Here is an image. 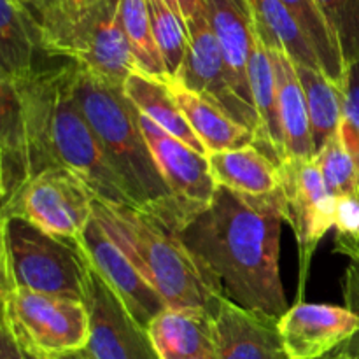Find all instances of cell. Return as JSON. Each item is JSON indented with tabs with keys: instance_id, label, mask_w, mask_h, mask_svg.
Returning a JSON list of instances; mask_svg holds the SVG:
<instances>
[{
	"instance_id": "29",
	"label": "cell",
	"mask_w": 359,
	"mask_h": 359,
	"mask_svg": "<svg viewBox=\"0 0 359 359\" xmlns=\"http://www.w3.org/2000/svg\"><path fill=\"white\" fill-rule=\"evenodd\" d=\"M37 27L46 56L65 60L74 32V20L67 0H16Z\"/></svg>"
},
{
	"instance_id": "6",
	"label": "cell",
	"mask_w": 359,
	"mask_h": 359,
	"mask_svg": "<svg viewBox=\"0 0 359 359\" xmlns=\"http://www.w3.org/2000/svg\"><path fill=\"white\" fill-rule=\"evenodd\" d=\"M2 325L25 353L62 359L83 353L90 339L84 302L30 290L0 291Z\"/></svg>"
},
{
	"instance_id": "21",
	"label": "cell",
	"mask_w": 359,
	"mask_h": 359,
	"mask_svg": "<svg viewBox=\"0 0 359 359\" xmlns=\"http://www.w3.org/2000/svg\"><path fill=\"white\" fill-rule=\"evenodd\" d=\"M160 359H195L216 353L212 314L167 307L147 326Z\"/></svg>"
},
{
	"instance_id": "26",
	"label": "cell",
	"mask_w": 359,
	"mask_h": 359,
	"mask_svg": "<svg viewBox=\"0 0 359 359\" xmlns=\"http://www.w3.org/2000/svg\"><path fill=\"white\" fill-rule=\"evenodd\" d=\"M297 65L298 77L304 86L311 116L312 135L316 149L323 146L332 135H335L342 123V90L333 83L325 70L307 65Z\"/></svg>"
},
{
	"instance_id": "37",
	"label": "cell",
	"mask_w": 359,
	"mask_h": 359,
	"mask_svg": "<svg viewBox=\"0 0 359 359\" xmlns=\"http://www.w3.org/2000/svg\"><path fill=\"white\" fill-rule=\"evenodd\" d=\"M0 359H25L20 344L4 325L0 326Z\"/></svg>"
},
{
	"instance_id": "33",
	"label": "cell",
	"mask_w": 359,
	"mask_h": 359,
	"mask_svg": "<svg viewBox=\"0 0 359 359\" xmlns=\"http://www.w3.org/2000/svg\"><path fill=\"white\" fill-rule=\"evenodd\" d=\"M342 123L339 133L359 163V58L346 65L342 81Z\"/></svg>"
},
{
	"instance_id": "22",
	"label": "cell",
	"mask_w": 359,
	"mask_h": 359,
	"mask_svg": "<svg viewBox=\"0 0 359 359\" xmlns=\"http://www.w3.org/2000/svg\"><path fill=\"white\" fill-rule=\"evenodd\" d=\"M49 58L42 51L41 34L16 0H0V79L18 83Z\"/></svg>"
},
{
	"instance_id": "14",
	"label": "cell",
	"mask_w": 359,
	"mask_h": 359,
	"mask_svg": "<svg viewBox=\"0 0 359 359\" xmlns=\"http://www.w3.org/2000/svg\"><path fill=\"white\" fill-rule=\"evenodd\" d=\"M287 359H325L359 333V318L347 307L298 302L279 318Z\"/></svg>"
},
{
	"instance_id": "24",
	"label": "cell",
	"mask_w": 359,
	"mask_h": 359,
	"mask_svg": "<svg viewBox=\"0 0 359 359\" xmlns=\"http://www.w3.org/2000/svg\"><path fill=\"white\" fill-rule=\"evenodd\" d=\"M123 90L140 114L149 118L154 125L184 142L191 149L207 154L202 140L191 130L163 77H154L142 70H135L125 81Z\"/></svg>"
},
{
	"instance_id": "15",
	"label": "cell",
	"mask_w": 359,
	"mask_h": 359,
	"mask_svg": "<svg viewBox=\"0 0 359 359\" xmlns=\"http://www.w3.org/2000/svg\"><path fill=\"white\" fill-rule=\"evenodd\" d=\"M212 321L217 359H287L279 318L248 311L223 297Z\"/></svg>"
},
{
	"instance_id": "42",
	"label": "cell",
	"mask_w": 359,
	"mask_h": 359,
	"mask_svg": "<svg viewBox=\"0 0 359 359\" xmlns=\"http://www.w3.org/2000/svg\"><path fill=\"white\" fill-rule=\"evenodd\" d=\"M62 359H88V358L84 356L83 353H79V354H70V356H65V358H62Z\"/></svg>"
},
{
	"instance_id": "27",
	"label": "cell",
	"mask_w": 359,
	"mask_h": 359,
	"mask_svg": "<svg viewBox=\"0 0 359 359\" xmlns=\"http://www.w3.org/2000/svg\"><path fill=\"white\" fill-rule=\"evenodd\" d=\"M280 2L286 6L305 37L309 39L326 76L333 83L340 84L344 72H346V62H344L339 41L326 21L323 11L319 9L318 2L316 0H280Z\"/></svg>"
},
{
	"instance_id": "36",
	"label": "cell",
	"mask_w": 359,
	"mask_h": 359,
	"mask_svg": "<svg viewBox=\"0 0 359 359\" xmlns=\"http://www.w3.org/2000/svg\"><path fill=\"white\" fill-rule=\"evenodd\" d=\"M161 2L167 4L177 16H181L186 25L203 9V0H161Z\"/></svg>"
},
{
	"instance_id": "25",
	"label": "cell",
	"mask_w": 359,
	"mask_h": 359,
	"mask_svg": "<svg viewBox=\"0 0 359 359\" xmlns=\"http://www.w3.org/2000/svg\"><path fill=\"white\" fill-rule=\"evenodd\" d=\"M258 34L270 48H280L298 65L321 69L318 55L280 0H249Z\"/></svg>"
},
{
	"instance_id": "2",
	"label": "cell",
	"mask_w": 359,
	"mask_h": 359,
	"mask_svg": "<svg viewBox=\"0 0 359 359\" xmlns=\"http://www.w3.org/2000/svg\"><path fill=\"white\" fill-rule=\"evenodd\" d=\"M76 70L70 60L49 65L42 62L32 76L13 83L23 104L32 175L65 168L93 191L98 202L135 207L84 118L76 97Z\"/></svg>"
},
{
	"instance_id": "12",
	"label": "cell",
	"mask_w": 359,
	"mask_h": 359,
	"mask_svg": "<svg viewBox=\"0 0 359 359\" xmlns=\"http://www.w3.org/2000/svg\"><path fill=\"white\" fill-rule=\"evenodd\" d=\"M139 116L154 163L186 217L210 205L219 186L210 174L207 154L186 146L140 112Z\"/></svg>"
},
{
	"instance_id": "9",
	"label": "cell",
	"mask_w": 359,
	"mask_h": 359,
	"mask_svg": "<svg viewBox=\"0 0 359 359\" xmlns=\"http://www.w3.org/2000/svg\"><path fill=\"white\" fill-rule=\"evenodd\" d=\"M84 305L90 314V339L83 351L88 359H160L147 330L90 263L84 276Z\"/></svg>"
},
{
	"instance_id": "32",
	"label": "cell",
	"mask_w": 359,
	"mask_h": 359,
	"mask_svg": "<svg viewBox=\"0 0 359 359\" xmlns=\"http://www.w3.org/2000/svg\"><path fill=\"white\" fill-rule=\"evenodd\" d=\"M332 27L346 65L359 58V0H316Z\"/></svg>"
},
{
	"instance_id": "10",
	"label": "cell",
	"mask_w": 359,
	"mask_h": 359,
	"mask_svg": "<svg viewBox=\"0 0 359 359\" xmlns=\"http://www.w3.org/2000/svg\"><path fill=\"white\" fill-rule=\"evenodd\" d=\"M65 60L116 86L125 84L137 65L119 20V0H100L77 21Z\"/></svg>"
},
{
	"instance_id": "1",
	"label": "cell",
	"mask_w": 359,
	"mask_h": 359,
	"mask_svg": "<svg viewBox=\"0 0 359 359\" xmlns=\"http://www.w3.org/2000/svg\"><path fill=\"white\" fill-rule=\"evenodd\" d=\"M286 198L255 200L217 188L200 212L177 228L184 244L216 277L224 298L248 311L280 318L287 311L280 279V231Z\"/></svg>"
},
{
	"instance_id": "7",
	"label": "cell",
	"mask_w": 359,
	"mask_h": 359,
	"mask_svg": "<svg viewBox=\"0 0 359 359\" xmlns=\"http://www.w3.org/2000/svg\"><path fill=\"white\" fill-rule=\"evenodd\" d=\"M95 195L76 174L49 168L30 181L2 207V216H18L46 233L79 248L93 219Z\"/></svg>"
},
{
	"instance_id": "43",
	"label": "cell",
	"mask_w": 359,
	"mask_h": 359,
	"mask_svg": "<svg viewBox=\"0 0 359 359\" xmlns=\"http://www.w3.org/2000/svg\"><path fill=\"white\" fill-rule=\"evenodd\" d=\"M195 359H217V356H216V353H210V354H205V356H200Z\"/></svg>"
},
{
	"instance_id": "35",
	"label": "cell",
	"mask_w": 359,
	"mask_h": 359,
	"mask_svg": "<svg viewBox=\"0 0 359 359\" xmlns=\"http://www.w3.org/2000/svg\"><path fill=\"white\" fill-rule=\"evenodd\" d=\"M342 291L346 307L359 318V258L351 259L342 279Z\"/></svg>"
},
{
	"instance_id": "19",
	"label": "cell",
	"mask_w": 359,
	"mask_h": 359,
	"mask_svg": "<svg viewBox=\"0 0 359 359\" xmlns=\"http://www.w3.org/2000/svg\"><path fill=\"white\" fill-rule=\"evenodd\" d=\"M30 139L20 93L0 79V193L2 207L30 181Z\"/></svg>"
},
{
	"instance_id": "40",
	"label": "cell",
	"mask_w": 359,
	"mask_h": 359,
	"mask_svg": "<svg viewBox=\"0 0 359 359\" xmlns=\"http://www.w3.org/2000/svg\"><path fill=\"white\" fill-rule=\"evenodd\" d=\"M344 347H346L347 351H351V353L358 354V356H359V333L356 337H354L353 340H349V342H347Z\"/></svg>"
},
{
	"instance_id": "38",
	"label": "cell",
	"mask_w": 359,
	"mask_h": 359,
	"mask_svg": "<svg viewBox=\"0 0 359 359\" xmlns=\"http://www.w3.org/2000/svg\"><path fill=\"white\" fill-rule=\"evenodd\" d=\"M98 2H100V0H67V7H69V13L74 20V27H76L77 21H79L91 7L97 6Z\"/></svg>"
},
{
	"instance_id": "31",
	"label": "cell",
	"mask_w": 359,
	"mask_h": 359,
	"mask_svg": "<svg viewBox=\"0 0 359 359\" xmlns=\"http://www.w3.org/2000/svg\"><path fill=\"white\" fill-rule=\"evenodd\" d=\"M314 158L326 188L333 196H359V163L349 153L339 132L319 147Z\"/></svg>"
},
{
	"instance_id": "30",
	"label": "cell",
	"mask_w": 359,
	"mask_h": 359,
	"mask_svg": "<svg viewBox=\"0 0 359 359\" xmlns=\"http://www.w3.org/2000/svg\"><path fill=\"white\" fill-rule=\"evenodd\" d=\"M147 4H149L151 23H153V35L158 51L163 58L168 76L175 77L188 55V25L161 0H147Z\"/></svg>"
},
{
	"instance_id": "41",
	"label": "cell",
	"mask_w": 359,
	"mask_h": 359,
	"mask_svg": "<svg viewBox=\"0 0 359 359\" xmlns=\"http://www.w3.org/2000/svg\"><path fill=\"white\" fill-rule=\"evenodd\" d=\"M23 351V349H21ZM23 354H25V359H55V358H44V356H35V354H30V353H25L23 351Z\"/></svg>"
},
{
	"instance_id": "16",
	"label": "cell",
	"mask_w": 359,
	"mask_h": 359,
	"mask_svg": "<svg viewBox=\"0 0 359 359\" xmlns=\"http://www.w3.org/2000/svg\"><path fill=\"white\" fill-rule=\"evenodd\" d=\"M207 20L219 41L231 86L255 109L249 88L248 65L255 39V14L249 0H203Z\"/></svg>"
},
{
	"instance_id": "13",
	"label": "cell",
	"mask_w": 359,
	"mask_h": 359,
	"mask_svg": "<svg viewBox=\"0 0 359 359\" xmlns=\"http://www.w3.org/2000/svg\"><path fill=\"white\" fill-rule=\"evenodd\" d=\"M79 249L95 272L107 283L133 319L144 328L147 330L149 323L167 309L163 298L154 291L119 245L105 233L102 224L95 219V214L84 231Z\"/></svg>"
},
{
	"instance_id": "11",
	"label": "cell",
	"mask_w": 359,
	"mask_h": 359,
	"mask_svg": "<svg viewBox=\"0 0 359 359\" xmlns=\"http://www.w3.org/2000/svg\"><path fill=\"white\" fill-rule=\"evenodd\" d=\"M188 55L175 79L181 81L186 88L195 93L203 95L219 105L241 125L252 130L256 139L259 128L258 116L255 109L245 104L231 86L223 49L207 20L205 4H203V9L191 21H188Z\"/></svg>"
},
{
	"instance_id": "17",
	"label": "cell",
	"mask_w": 359,
	"mask_h": 359,
	"mask_svg": "<svg viewBox=\"0 0 359 359\" xmlns=\"http://www.w3.org/2000/svg\"><path fill=\"white\" fill-rule=\"evenodd\" d=\"M276 70L277 118L284 144V160H309L318 149L312 135L311 116L297 65L284 49L266 46ZM283 160V161H284Z\"/></svg>"
},
{
	"instance_id": "23",
	"label": "cell",
	"mask_w": 359,
	"mask_h": 359,
	"mask_svg": "<svg viewBox=\"0 0 359 359\" xmlns=\"http://www.w3.org/2000/svg\"><path fill=\"white\" fill-rule=\"evenodd\" d=\"M248 77L252 104H255V111L259 123L256 146L280 165L284 160V144L279 118H277L276 70H273L269 48L256 30V25L251 56H249Z\"/></svg>"
},
{
	"instance_id": "34",
	"label": "cell",
	"mask_w": 359,
	"mask_h": 359,
	"mask_svg": "<svg viewBox=\"0 0 359 359\" xmlns=\"http://www.w3.org/2000/svg\"><path fill=\"white\" fill-rule=\"evenodd\" d=\"M335 251L349 259L359 258V196H335Z\"/></svg>"
},
{
	"instance_id": "5",
	"label": "cell",
	"mask_w": 359,
	"mask_h": 359,
	"mask_svg": "<svg viewBox=\"0 0 359 359\" xmlns=\"http://www.w3.org/2000/svg\"><path fill=\"white\" fill-rule=\"evenodd\" d=\"M86 265L77 245L18 216H2L0 291L30 290L84 302Z\"/></svg>"
},
{
	"instance_id": "20",
	"label": "cell",
	"mask_w": 359,
	"mask_h": 359,
	"mask_svg": "<svg viewBox=\"0 0 359 359\" xmlns=\"http://www.w3.org/2000/svg\"><path fill=\"white\" fill-rule=\"evenodd\" d=\"M163 79L191 130L202 140L207 154L256 142L252 130L241 125L212 100L191 91L175 77L167 76Z\"/></svg>"
},
{
	"instance_id": "39",
	"label": "cell",
	"mask_w": 359,
	"mask_h": 359,
	"mask_svg": "<svg viewBox=\"0 0 359 359\" xmlns=\"http://www.w3.org/2000/svg\"><path fill=\"white\" fill-rule=\"evenodd\" d=\"M325 359H359V356L358 354L351 353V351H347L346 347H340L339 351H335V353L330 354V356Z\"/></svg>"
},
{
	"instance_id": "28",
	"label": "cell",
	"mask_w": 359,
	"mask_h": 359,
	"mask_svg": "<svg viewBox=\"0 0 359 359\" xmlns=\"http://www.w3.org/2000/svg\"><path fill=\"white\" fill-rule=\"evenodd\" d=\"M119 20L132 48L137 70L154 77H167L163 58L154 41L147 0H119Z\"/></svg>"
},
{
	"instance_id": "18",
	"label": "cell",
	"mask_w": 359,
	"mask_h": 359,
	"mask_svg": "<svg viewBox=\"0 0 359 359\" xmlns=\"http://www.w3.org/2000/svg\"><path fill=\"white\" fill-rule=\"evenodd\" d=\"M207 160L210 174L219 188L255 200L283 195L279 163L256 144L209 153Z\"/></svg>"
},
{
	"instance_id": "3",
	"label": "cell",
	"mask_w": 359,
	"mask_h": 359,
	"mask_svg": "<svg viewBox=\"0 0 359 359\" xmlns=\"http://www.w3.org/2000/svg\"><path fill=\"white\" fill-rule=\"evenodd\" d=\"M93 214L167 307L214 314L223 290L174 226L139 207L98 200Z\"/></svg>"
},
{
	"instance_id": "8",
	"label": "cell",
	"mask_w": 359,
	"mask_h": 359,
	"mask_svg": "<svg viewBox=\"0 0 359 359\" xmlns=\"http://www.w3.org/2000/svg\"><path fill=\"white\" fill-rule=\"evenodd\" d=\"M283 191L286 198L287 219L300 248V287L304 294L311 270L312 256L319 242L333 228L335 196L328 191L316 158L309 160H284L279 165Z\"/></svg>"
},
{
	"instance_id": "4",
	"label": "cell",
	"mask_w": 359,
	"mask_h": 359,
	"mask_svg": "<svg viewBox=\"0 0 359 359\" xmlns=\"http://www.w3.org/2000/svg\"><path fill=\"white\" fill-rule=\"evenodd\" d=\"M76 97L109 165L135 207L177 230L186 219V212L165 184L140 128L139 111L128 100L123 86L77 65Z\"/></svg>"
}]
</instances>
